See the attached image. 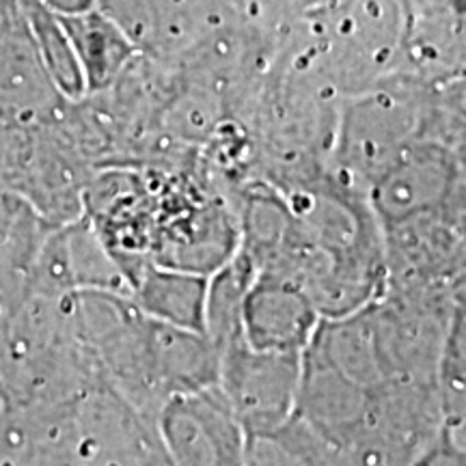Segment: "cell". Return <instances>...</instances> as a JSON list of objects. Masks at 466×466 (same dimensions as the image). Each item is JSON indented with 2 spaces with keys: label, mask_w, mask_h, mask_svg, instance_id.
I'll use <instances>...</instances> for the list:
<instances>
[{
  "label": "cell",
  "mask_w": 466,
  "mask_h": 466,
  "mask_svg": "<svg viewBox=\"0 0 466 466\" xmlns=\"http://www.w3.org/2000/svg\"><path fill=\"white\" fill-rule=\"evenodd\" d=\"M74 313L104 387L151 425L168 398L218 380V350L206 333L145 316L126 294L80 289Z\"/></svg>",
  "instance_id": "1"
},
{
  "label": "cell",
  "mask_w": 466,
  "mask_h": 466,
  "mask_svg": "<svg viewBox=\"0 0 466 466\" xmlns=\"http://www.w3.org/2000/svg\"><path fill=\"white\" fill-rule=\"evenodd\" d=\"M313 17L307 56L316 69L307 72L335 93L359 96L384 83L404 56L410 25L404 0H329Z\"/></svg>",
  "instance_id": "2"
},
{
  "label": "cell",
  "mask_w": 466,
  "mask_h": 466,
  "mask_svg": "<svg viewBox=\"0 0 466 466\" xmlns=\"http://www.w3.org/2000/svg\"><path fill=\"white\" fill-rule=\"evenodd\" d=\"M380 229L434 209L464 206V173L458 147L421 137L374 179L367 190Z\"/></svg>",
  "instance_id": "3"
},
{
  "label": "cell",
  "mask_w": 466,
  "mask_h": 466,
  "mask_svg": "<svg viewBox=\"0 0 466 466\" xmlns=\"http://www.w3.org/2000/svg\"><path fill=\"white\" fill-rule=\"evenodd\" d=\"M302 354H279L250 348L244 337L218 348V380L244 432H264L296 412Z\"/></svg>",
  "instance_id": "4"
},
{
  "label": "cell",
  "mask_w": 466,
  "mask_h": 466,
  "mask_svg": "<svg viewBox=\"0 0 466 466\" xmlns=\"http://www.w3.org/2000/svg\"><path fill=\"white\" fill-rule=\"evenodd\" d=\"M154 432L171 466H247V432L218 387L168 398Z\"/></svg>",
  "instance_id": "5"
},
{
  "label": "cell",
  "mask_w": 466,
  "mask_h": 466,
  "mask_svg": "<svg viewBox=\"0 0 466 466\" xmlns=\"http://www.w3.org/2000/svg\"><path fill=\"white\" fill-rule=\"evenodd\" d=\"M242 337L250 348L279 354H302L322 316L296 279L277 272H253L242 296Z\"/></svg>",
  "instance_id": "6"
},
{
  "label": "cell",
  "mask_w": 466,
  "mask_h": 466,
  "mask_svg": "<svg viewBox=\"0 0 466 466\" xmlns=\"http://www.w3.org/2000/svg\"><path fill=\"white\" fill-rule=\"evenodd\" d=\"M209 277L158 264H143L127 279V299L145 316L206 333Z\"/></svg>",
  "instance_id": "7"
},
{
  "label": "cell",
  "mask_w": 466,
  "mask_h": 466,
  "mask_svg": "<svg viewBox=\"0 0 466 466\" xmlns=\"http://www.w3.org/2000/svg\"><path fill=\"white\" fill-rule=\"evenodd\" d=\"M58 20L83 74L85 93L108 91L124 76L137 46L97 7L58 15Z\"/></svg>",
  "instance_id": "8"
},
{
  "label": "cell",
  "mask_w": 466,
  "mask_h": 466,
  "mask_svg": "<svg viewBox=\"0 0 466 466\" xmlns=\"http://www.w3.org/2000/svg\"><path fill=\"white\" fill-rule=\"evenodd\" d=\"M247 466H341L335 447L309 425L291 415L264 432L247 434Z\"/></svg>",
  "instance_id": "9"
},
{
  "label": "cell",
  "mask_w": 466,
  "mask_h": 466,
  "mask_svg": "<svg viewBox=\"0 0 466 466\" xmlns=\"http://www.w3.org/2000/svg\"><path fill=\"white\" fill-rule=\"evenodd\" d=\"M415 466H464V445L442 430L434 445L417 460Z\"/></svg>",
  "instance_id": "10"
},
{
  "label": "cell",
  "mask_w": 466,
  "mask_h": 466,
  "mask_svg": "<svg viewBox=\"0 0 466 466\" xmlns=\"http://www.w3.org/2000/svg\"><path fill=\"white\" fill-rule=\"evenodd\" d=\"M46 7L55 11L58 15H69V14H80V11H86L96 7V0H39Z\"/></svg>",
  "instance_id": "11"
},
{
  "label": "cell",
  "mask_w": 466,
  "mask_h": 466,
  "mask_svg": "<svg viewBox=\"0 0 466 466\" xmlns=\"http://www.w3.org/2000/svg\"><path fill=\"white\" fill-rule=\"evenodd\" d=\"M291 3H313V5H316L318 0H291Z\"/></svg>",
  "instance_id": "12"
}]
</instances>
